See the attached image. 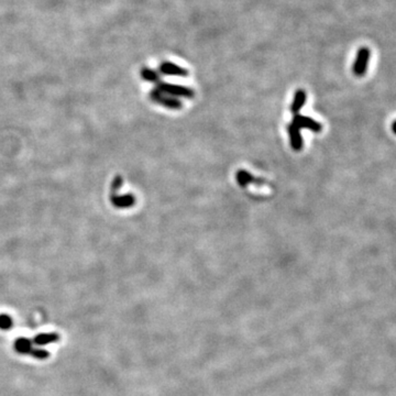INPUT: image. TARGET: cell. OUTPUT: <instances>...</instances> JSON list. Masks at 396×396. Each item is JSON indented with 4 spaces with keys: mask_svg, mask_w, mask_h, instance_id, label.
<instances>
[{
    "mask_svg": "<svg viewBox=\"0 0 396 396\" xmlns=\"http://www.w3.org/2000/svg\"><path fill=\"white\" fill-rule=\"evenodd\" d=\"M155 89L175 98H179V97L193 98L195 96V91L192 88L183 86V85H175V84L159 82L156 84Z\"/></svg>",
    "mask_w": 396,
    "mask_h": 396,
    "instance_id": "obj_1",
    "label": "cell"
},
{
    "mask_svg": "<svg viewBox=\"0 0 396 396\" xmlns=\"http://www.w3.org/2000/svg\"><path fill=\"white\" fill-rule=\"evenodd\" d=\"M149 96H150V99L152 102L161 105L165 108L179 110V109H182V107H183V103L180 101L179 98H175V97L166 95L157 89L151 90Z\"/></svg>",
    "mask_w": 396,
    "mask_h": 396,
    "instance_id": "obj_2",
    "label": "cell"
},
{
    "mask_svg": "<svg viewBox=\"0 0 396 396\" xmlns=\"http://www.w3.org/2000/svg\"><path fill=\"white\" fill-rule=\"evenodd\" d=\"M371 56V51L368 48H360L357 53V57L352 66V72L358 77H362L367 73L369 60Z\"/></svg>",
    "mask_w": 396,
    "mask_h": 396,
    "instance_id": "obj_3",
    "label": "cell"
},
{
    "mask_svg": "<svg viewBox=\"0 0 396 396\" xmlns=\"http://www.w3.org/2000/svg\"><path fill=\"white\" fill-rule=\"evenodd\" d=\"M292 123H294L300 129H303V128L309 129V130H311L313 132H317V133L321 132L322 129H323L322 125L317 123L316 120H314L313 118H310V117L300 115V113H296V115H294Z\"/></svg>",
    "mask_w": 396,
    "mask_h": 396,
    "instance_id": "obj_4",
    "label": "cell"
},
{
    "mask_svg": "<svg viewBox=\"0 0 396 396\" xmlns=\"http://www.w3.org/2000/svg\"><path fill=\"white\" fill-rule=\"evenodd\" d=\"M160 73H162L164 75H170V76H181V77H185V76H188L189 72L186 68L182 67L180 65H176L171 62H162L160 64L159 67Z\"/></svg>",
    "mask_w": 396,
    "mask_h": 396,
    "instance_id": "obj_5",
    "label": "cell"
},
{
    "mask_svg": "<svg viewBox=\"0 0 396 396\" xmlns=\"http://www.w3.org/2000/svg\"><path fill=\"white\" fill-rule=\"evenodd\" d=\"M110 202L116 208L126 209L130 208L135 205V197L133 194H125V195H111Z\"/></svg>",
    "mask_w": 396,
    "mask_h": 396,
    "instance_id": "obj_6",
    "label": "cell"
},
{
    "mask_svg": "<svg viewBox=\"0 0 396 396\" xmlns=\"http://www.w3.org/2000/svg\"><path fill=\"white\" fill-rule=\"evenodd\" d=\"M287 132L289 135V141H291V147L293 148V150L297 152L301 151L304 146L301 129L294 123H291L287 127Z\"/></svg>",
    "mask_w": 396,
    "mask_h": 396,
    "instance_id": "obj_7",
    "label": "cell"
},
{
    "mask_svg": "<svg viewBox=\"0 0 396 396\" xmlns=\"http://www.w3.org/2000/svg\"><path fill=\"white\" fill-rule=\"evenodd\" d=\"M61 336L57 332H41L36 334L34 339L32 340L33 345L37 347H44L50 344H54V342L60 341Z\"/></svg>",
    "mask_w": 396,
    "mask_h": 396,
    "instance_id": "obj_8",
    "label": "cell"
},
{
    "mask_svg": "<svg viewBox=\"0 0 396 396\" xmlns=\"http://www.w3.org/2000/svg\"><path fill=\"white\" fill-rule=\"evenodd\" d=\"M306 98H307V95H306L305 90H303V89L296 90V93L294 95L293 103L291 105V107H289V110L292 111L293 115L300 113V111L304 107V105H305V103H306Z\"/></svg>",
    "mask_w": 396,
    "mask_h": 396,
    "instance_id": "obj_9",
    "label": "cell"
},
{
    "mask_svg": "<svg viewBox=\"0 0 396 396\" xmlns=\"http://www.w3.org/2000/svg\"><path fill=\"white\" fill-rule=\"evenodd\" d=\"M14 349L18 353L21 354H29L31 353L33 347V342L32 340L27 339V338H18L16 341H14Z\"/></svg>",
    "mask_w": 396,
    "mask_h": 396,
    "instance_id": "obj_10",
    "label": "cell"
},
{
    "mask_svg": "<svg viewBox=\"0 0 396 396\" xmlns=\"http://www.w3.org/2000/svg\"><path fill=\"white\" fill-rule=\"evenodd\" d=\"M235 181L238 182V184L241 187H247L251 183H255L258 180L253 176L252 174L245 171V170H240L237 173H235Z\"/></svg>",
    "mask_w": 396,
    "mask_h": 396,
    "instance_id": "obj_11",
    "label": "cell"
},
{
    "mask_svg": "<svg viewBox=\"0 0 396 396\" xmlns=\"http://www.w3.org/2000/svg\"><path fill=\"white\" fill-rule=\"evenodd\" d=\"M140 76L141 77L146 81V82H149V83H159L161 82L160 80H161V77H160V74L152 70V68H149V67H142L141 71H140Z\"/></svg>",
    "mask_w": 396,
    "mask_h": 396,
    "instance_id": "obj_12",
    "label": "cell"
},
{
    "mask_svg": "<svg viewBox=\"0 0 396 396\" xmlns=\"http://www.w3.org/2000/svg\"><path fill=\"white\" fill-rule=\"evenodd\" d=\"M13 327V319L8 314H0V329L10 330Z\"/></svg>",
    "mask_w": 396,
    "mask_h": 396,
    "instance_id": "obj_13",
    "label": "cell"
},
{
    "mask_svg": "<svg viewBox=\"0 0 396 396\" xmlns=\"http://www.w3.org/2000/svg\"><path fill=\"white\" fill-rule=\"evenodd\" d=\"M30 355L35 358V359L44 360V359H48V358L50 357V352L48 351V350H45L43 348H33Z\"/></svg>",
    "mask_w": 396,
    "mask_h": 396,
    "instance_id": "obj_14",
    "label": "cell"
},
{
    "mask_svg": "<svg viewBox=\"0 0 396 396\" xmlns=\"http://www.w3.org/2000/svg\"><path fill=\"white\" fill-rule=\"evenodd\" d=\"M123 185H124V177L121 176V175H117V176H115V179H113L111 182V186H110L111 195L117 194V192L121 187H123Z\"/></svg>",
    "mask_w": 396,
    "mask_h": 396,
    "instance_id": "obj_15",
    "label": "cell"
},
{
    "mask_svg": "<svg viewBox=\"0 0 396 396\" xmlns=\"http://www.w3.org/2000/svg\"><path fill=\"white\" fill-rule=\"evenodd\" d=\"M395 125H396V121L394 120L393 124H392V132L393 133H396V130H395Z\"/></svg>",
    "mask_w": 396,
    "mask_h": 396,
    "instance_id": "obj_16",
    "label": "cell"
}]
</instances>
